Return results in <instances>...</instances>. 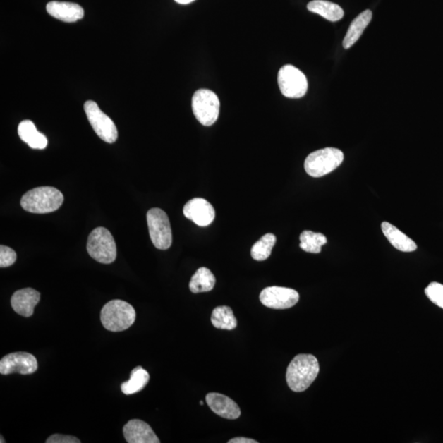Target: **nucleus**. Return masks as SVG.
I'll list each match as a JSON object with an SVG mask.
<instances>
[{
    "label": "nucleus",
    "instance_id": "28",
    "mask_svg": "<svg viewBox=\"0 0 443 443\" xmlns=\"http://www.w3.org/2000/svg\"><path fill=\"white\" fill-rule=\"evenodd\" d=\"M47 443H80V441L77 437L73 436L54 435L50 436L45 442Z\"/></svg>",
    "mask_w": 443,
    "mask_h": 443
},
{
    "label": "nucleus",
    "instance_id": "15",
    "mask_svg": "<svg viewBox=\"0 0 443 443\" xmlns=\"http://www.w3.org/2000/svg\"><path fill=\"white\" fill-rule=\"evenodd\" d=\"M40 300L39 291L30 288L24 289L14 293L11 298V305L17 314L23 317H31Z\"/></svg>",
    "mask_w": 443,
    "mask_h": 443
},
{
    "label": "nucleus",
    "instance_id": "2",
    "mask_svg": "<svg viewBox=\"0 0 443 443\" xmlns=\"http://www.w3.org/2000/svg\"><path fill=\"white\" fill-rule=\"evenodd\" d=\"M64 198L61 191L52 186H40L28 191L23 196V210L33 214H48L61 207Z\"/></svg>",
    "mask_w": 443,
    "mask_h": 443
},
{
    "label": "nucleus",
    "instance_id": "22",
    "mask_svg": "<svg viewBox=\"0 0 443 443\" xmlns=\"http://www.w3.org/2000/svg\"><path fill=\"white\" fill-rule=\"evenodd\" d=\"M215 283L216 279L212 272L202 267L191 278L189 288L193 293H206L214 288Z\"/></svg>",
    "mask_w": 443,
    "mask_h": 443
},
{
    "label": "nucleus",
    "instance_id": "4",
    "mask_svg": "<svg viewBox=\"0 0 443 443\" xmlns=\"http://www.w3.org/2000/svg\"><path fill=\"white\" fill-rule=\"evenodd\" d=\"M344 154L336 148H324L311 153L305 161V170L310 177L321 178L339 168L344 162Z\"/></svg>",
    "mask_w": 443,
    "mask_h": 443
},
{
    "label": "nucleus",
    "instance_id": "1",
    "mask_svg": "<svg viewBox=\"0 0 443 443\" xmlns=\"http://www.w3.org/2000/svg\"><path fill=\"white\" fill-rule=\"evenodd\" d=\"M320 372L318 360L313 355L300 354L291 361L286 370V382L296 392L305 391Z\"/></svg>",
    "mask_w": 443,
    "mask_h": 443
},
{
    "label": "nucleus",
    "instance_id": "12",
    "mask_svg": "<svg viewBox=\"0 0 443 443\" xmlns=\"http://www.w3.org/2000/svg\"><path fill=\"white\" fill-rule=\"evenodd\" d=\"M183 214L196 225L207 226L215 219V210L208 200L203 198H194L188 201L183 208Z\"/></svg>",
    "mask_w": 443,
    "mask_h": 443
},
{
    "label": "nucleus",
    "instance_id": "23",
    "mask_svg": "<svg viewBox=\"0 0 443 443\" xmlns=\"http://www.w3.org/2000/svg\"><path fill=\"white\" fill-rule=\"evenodd\" d=\"M211 322L219 329L233 330L238 326L233 310L226 305L216 307L211 315Z\"/></svg>",
    "mask_w": 443,
    "mask_h": 443
},
{
    "label": "nucleus",
    "instance_id": "6",
    "mask_svg": "<svg viewBox=\"0 0 443 443\" xmlns=\"http://www.w3.org/2000/svg\"><path fill=\"white\" fill-rule=\"evenodd\" d=\"M191 107L196 119L206 127L215 123L219 118V99L212 90H198L193 95Z\"/></svg>",
    "mask_w": 443,
    "mask_h": 443
},
{
    "label": "nucleus",
    "instance_id": "21",
    "mask_svg": "<svg viewBox=\"0 0 443 443\" xmlns=\"http://www.w3.org/2000/svg\"><path fill=\"white\" fill-rule=\"evenodd\" d=\"M150 380L149 372L142 366H138L131 372L130 379L121 385L125 395H133L143 390Z\"/></svg>",
    "mask_w": 443,
    "mask_h": 443
},
{
    "label": "nucleus",
    "instance_id": "19",
    "mask_svg": "<svg viewBox=\"0 0 443 443\" xmlns=\"http://www.w3.org/2000/svg\"><path fill=\"white\" fill-rule=\"evenodd\" d=\"M372 13L370 10L367 9L363 13H361L358 17H356L350 25L348 32H347L346 37L344 40V47L347 49L353 45L357 40L363 34L365 28L368 27Z\"/></svg>",
    "mask_w": 443,
    "mask_h": 443
},
{
    "label": "nucleus",
    "instance_id": "26",
    "mask_svg": "<svg viewBox=\"0 0 443 443\" xmlns=\"http://www.w3.org/2000/svg\"><path fill=\"white\" fill-rule=\"evenodd\" d=\"M425 294L432 303L443 309V285L439 283H431L425 289Z\"/></svg>",
    "mask_w": 443,
    "mask_h": 443
},
{
    "label": "nucleus",
    "instance_id": "29",
    "mask_svg": "<svg viewBox=\"0 0 443 443\" xmlns=\"http://www.w3.org/2000/svg\"><path fill=\"white\" fill-rule=\"evenodd\" d=\"M257 441L254 439H248V437H235V439H231L229 443H257Z\"/></svg>",
    "mask_w": 443,
    "mask_h": 443
},
{
    "label": "nucleus",
    "instance_id": "7",
    "mask_svg": "<svg viewBox=\"0 0 443 443\" xmlns=\"http://www.w3.org/2000/svg\"><path fill=\"white\" fill-rule=\"evenodd\" d=\"M147 224L151 241L159 250H168L173 243L172 229L167 214L159 208L148 211Z\"/></svg>",
    "mask_w": 443,
    "mask_h": 443
},
{
    "label": "nucleus",
    "instance_id": "16",
    "mask_svg": "<svg viewBox=\"0 0 443 443\" xmlns=\"http://www.w3.org/2000/svg\"><path fill=\"white\" fill-rule=\"evenodd\" d=\"M47 10L50 16L65 23H75L84 17V9L74 3L51 1Z\"/></svg>",
    "mask_w": 443,
    "mask_h": 443
},
{
    "label": "nucleus",
    "instance_id": "10",
    "mask_svg": "<svg viewBox=\"0 0 443 443\" xmlns=\"http://www.w3.org/2000/svg\"><path fill=\"white\" fill-rule=\"evenodd\" d=\"M299 298V293L296 290L277 286L265 289L260 295L262 304L275 310L291 308Z\"/></svg>",
    "mask_w": 443,
    "mask_h": 443
},
{
    "label": "nucleus",
    "instance_id": "20",
    "mask_svg": "<svg viewBox=\"0 0 443 443\" xmlns=\"http://www.w3.org/2000/svg\"><path fill=\"white\" fill-rule=\"evenodd\" d=\"M307 8L330 22L339 21L344 16V9L339 5L326 0H313L307 5Z\"/></svg>",
    "mask_w": 443,
    "mask_h": 443
},
{
    "label": "nucleus",
    "instance_id": "14",
    "mask_svg": "<svg viewBox=\"0 0 443 443\" xmlns=\"http://www.w3.org/2000/svg\"><path fill=\"white\" fill-rule=\"evenodd\" d=\"M206 402L214 414L228 420H236L241 415L238 404L230 397L216 392H210L205 397Z\"/></svg>",
    "mask_w": 443,
    "mask_h": 443
},
{
    "label": "nucleus",
    "instance_id": "27",
    "mask_svg": "<svg viewBox=\"0 0 443 443\" xmlns=\"http://www.w3.org/2000/svg\"><path fill=\"white\" fill-rule=\"evenodd\" d=\"M17 260V254L15 251L6 245L0 246V267L7 268L11 266Z\"/></svg>",
    "mask_w": 443,
    "mask_h": 443
},
{
    "label": "nucleus",
    "instance_id": "18",
    "mask_svg": "<svg viewBox=\"0 0 443 443\" xmlns=\"http://www.w3.org/2000/svg\"><path fill=\"white\" fill-rule=\"evenodd\" d=\"M18 133L23 142L35 150H44L48 145V140L37 129L36 126L30 120H24L18 125Z\"/></svg>",
    "mask_w": 443,
    "mask_h": 443
},
{
    "label": "nucleus",
    "instance_id": "5",
    "mask_svg": "<svg viewBox=\"0 0 443 443\" xmlns=\"http://www.w3.org/2000/svg\"><path fill=\"white\" fill-rule=\"evenodd\" d=\"M87 253L99 263L109 265L117 258V246L110 231L102 226L95 229L89 235Z\"/></svg>",
    "mask_w": 443,
    "mask_h": 443
},
{
    "label": "nucleus",
    "instance_id": "11",
    "mask_svg": "<svg viewBox=\"0 0 443 443\" xmlns=\"http://www.w3.org/2000/svg\"><path fill=\"white\" fill-rule=\"evenodd\" d=\"M37 369L36 357L28 352H14L4 356L0 360V374L4 375L13 372L23 375H32Z\"/></svg>",
    "mask_w": 443,
    "mask_h": 443
},
{
    "label": "nucleus",
    "instance_id": "13",
    "mask_svg": "<svg viewBox=\"0 0 443 443\" xmlns=\"http://www.w3.org/2000/svg\"><path fill=\"white\" fill-rule=\"evenodd\" d=\"M123 435L128 443H159L151 427L142 420H132L123 427Z\"/></svg>",
    "mask_w": 443,
    "mask_h": 443
},
{
    "label": "nucleus",
    "instance_id": "9",
    "mask_svg": "<svg viewBox=\"0 0 443 443\" xmlns=\"http://www.w3.org/2000/svg\"><path fill=\"white\" fill-rule=\"evenodd\" d=\"M278 83L281 94L288 98L303 97L308 90L305 75L293 65H285L280 68Z\"/></svg>",
    "mask_w": 443,
    "mask_h": 443
},
{
    "label": "nucleus",
    "instance_id": "8",
    "mask_svg": "<svg viewBox=\"0 0 443 443\" xmlns=\"http://www.w3.org/2000/svg\"><path fill=\"white\" fill-rule=\"evenodd\" d=\"M84 110L90 124L98 137L105 142L114 143L118 139L119 134L113 120L92 100H88L84 104Z\"/></svg>",
    "mask_w": 443,
    "mask_h": 443
},
{
    "label": "nucleus",
    "instance_id": "24",
    "mask_svg": "<svg viewBox=\"0 0 443 443\" xmlns=\"http://www.w3.org/2000/svg\"><path fill=\"white\" fill-rule=\"evenodd\" d=\"M300 248L312 254L321 253L322 246L328 243L326 236L320 233H314L311 231H304L300 236Z\"/></svg>",
    "mask_w": 443,
    "mask_h": 443
},
{
    "label": "nucleus",
    "instance_id": "17",
    "mask_svg": "<svg viewBox=\"0 0 443 443\" xmlns=\"http://www.w3.org/2000/svg\"><path fill=\"white\" fill-rule=\"evenodd\" d=\"M381 228L387 239L396 250L402 253H413L416 250L417 245L415 241L389 222H382Z\"/></svg>",
    "mask_w": 443,
    "mask_h": 443
},
{
    "label": "nucleus",
    "instance_id": "3",
    "mask_svg": "<svg viewBox=\"0 0 443 443\" xmlns=\"http://www.w3.org/2000/svg\"><path fill=\"white\" fill-rule=\"evenodd\" d=\"M135 310L132 305L122 300H113L105 304L100 313V320L111 332L127 330L135 323Z\"/></svg>",
    "mask_w": 443,
    "mask_h": 443
},
{
    "label": "nucleus",
    "instance_id": "32",
    "mask_svg": "<svg viewBox=\"0 0 443 443\" xmlns=\"http://www.w3.org/2000/svg\"><path fill=\"white\" fill-rule=\"evenodd\" d=\"M5 442L4 439L3 440V437L1 436V443Z\"/></svg>",
    "mask_w": 443,
    "mask_h": 443
},
{
    "label": "nucleus",
    "instance_id": "25",
    "mask_svg": "<svg viewBox=\"0 0 443 443\" xmlns=\"http://www.w3.org/2000/svg\"><path fill=\"white\" fill-rule=\"evenodd\" d=\"M276 236L273 233H267L256 243L251 248V256L255 260L264 261L268 259L272 250L276 243Z\"/></svg>",
    "mask_w": 443,
    "mask_h": 443
},
{
    "label": "nucleus",
    "instance_id": "31",
    "mask_svg": "<svg viewBox=\"0 0 443 443\" xmlns=\"http://www.w3.org/2000/svg\"><path fill=\"white\" fill-rule=\"evenodd\" d=\"M200 405L203 406L204 405V402L203 401H200Z\"/></svg>",
    "mask_w": 443,
    "mask_h": 443
},
{
    "label": "nucleus",
    "instance_id": "30",
    "mask_svg": "<svg viewBox=\"0 0 443 443\" xmlns=\"http://www.w3.org/2000/svg\"><path fill=\"white\" fill-rule=\"evenodd\" d=\"M175 1L181 4H188L195 1V0H175Z\"/></svg>",
    "mask_w": 443,
    "mask_h": 443
}]
</instances>
